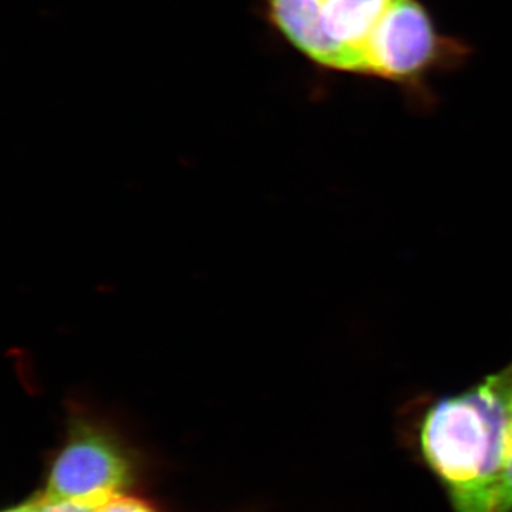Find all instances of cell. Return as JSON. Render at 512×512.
Segmentation results:
<instances>
[{
    "mask_svg": "<svg viewBox=\"0 0 512 512\" xmlns=\"http://www.w3.org/2000/svg\"><path fill=\"white\" fill-rule=\"evenodd\" d=\"M511 426L507 365L460 392L414 397L400 410L399 439L451 512H497Z\"/></svg>",
    "mask_w": 512,
    "mask_h": 512,
    "instance_id": "obj_1",
    "label": "cell"
},
{
    "mask_svg": "<svg viewBox=\"0 0 512 512\" xmlns=\"http://www.w3.org/2000/svg\"><path fill=\"white\" fill-rule=\"evenodd\" d=\"M134 480L136 461L113 424L80 404L70 407L66 440L42 495L101 507L127 494Z\"/></svg>",
    "mask_w": 512,
    "mask_h": 512,
    "instance_id": "obj_2",
    "label": "cell"
},
{
    "mask_svg": "<svg viewBox=\"0 0 512 512\" xmlns=\"http://www.w3.org/2000/svg\"><path fill=\"white\" fill-rule=\"evenodd\" d=\"M464 55L463 45L441 35L419 0H394L367 42L362 74L414 86Z\"/></svg>",
    "mask_w": 512,
    "mask_h": 512,
    "instance_id": "obj_3",
    "label": "cell"
},
{
    "mask_svg": "<svg viewBox=\"0 0 512 512\" xmlns=\"http://www.w3.org/2000/svg\"><path fill=\"white\" fill-rule=\"evenodd\" d=\"M275 29L303 56L323 69L349 72L345 55L323 26L322 0H262Z\"/></svg>",
    "mask_w": 512,
    "mask_h": 512,
    "instance_id": "obj_4",
    "label": "cell"
},
{
    "mask_svg": "<svg viewBox=\"0 0 512 512\" xmlns=\"http://www.w3.org/2000/svg\"><path fill=\"white\" fill-rule=\"evenodd\" d=\"M394 0H322L326 35L348 59L350 73H362L367 42Z\"/></svg>",
    "mask_w": 512,
    "mask_h": 512,
    "instance_id": "obj_5",
    "label": "cell"
},
{
    "mask_svg": "<svg viewBox=\"0 0 512 512\" xmlns=\"http://www.w3.org/2000/svg\"><path fill=\"white\" fill-rule=\"evenodd\" d=\"M96 512H161L156 505L137 495L121 494L111 498Z\"/></svg>",
    "mask_w": 512,
    "mask_h": 512,
    "instance_id": "obj_6",
    "label": "cell"
},
{
    "mask_svg": "<svg viewBox=\"0 0 512 512\" xmlns=\"http://www.w3.org/2000/svg\"><path fill=\"white\" fill-rule=\"evenodd\" d=\"M39 508V512H96V505L89 503H80V501L52 500L45 495H37L33 498Z\"/></svg>",
    "mask_w": 512,
    "mask_h": 512,
    "instance_id": "obj_7",
    "label": "cell"
},
{
    "mask_svg": "<svg viewBox=\"0 0 512 512\" xmlns=\"http://www.w3.org/2000/svg\"><path fill=\"white\" fill-rule=\"evenodd\" d=\"M508 365H510L512 372V362L508 363ZM497 512H512V426L507 456H505L504 473L503 480H501Z\"/></svg>",
    "mask_w": 512,
    "mask_h": 512,
    "instance_id": "obj_8",
    "label": "cell"
},
{
    "mask_svg": "<svg viewBox=\"0 0 512 512\" xmlns=\"http://www.w3.org/2000/svg\"><path fill=\"white\" fill-rule=\"evenodd\" d=\"M5 512H39V508L35 503V500L29 501V503L20 504L18 507L12 508Z\"/></svg>",
    "mask_w": 512,
    "mask_h": 512,
    "instance_id": "obj_9",
    "label": "cell"
}]
</instances>
